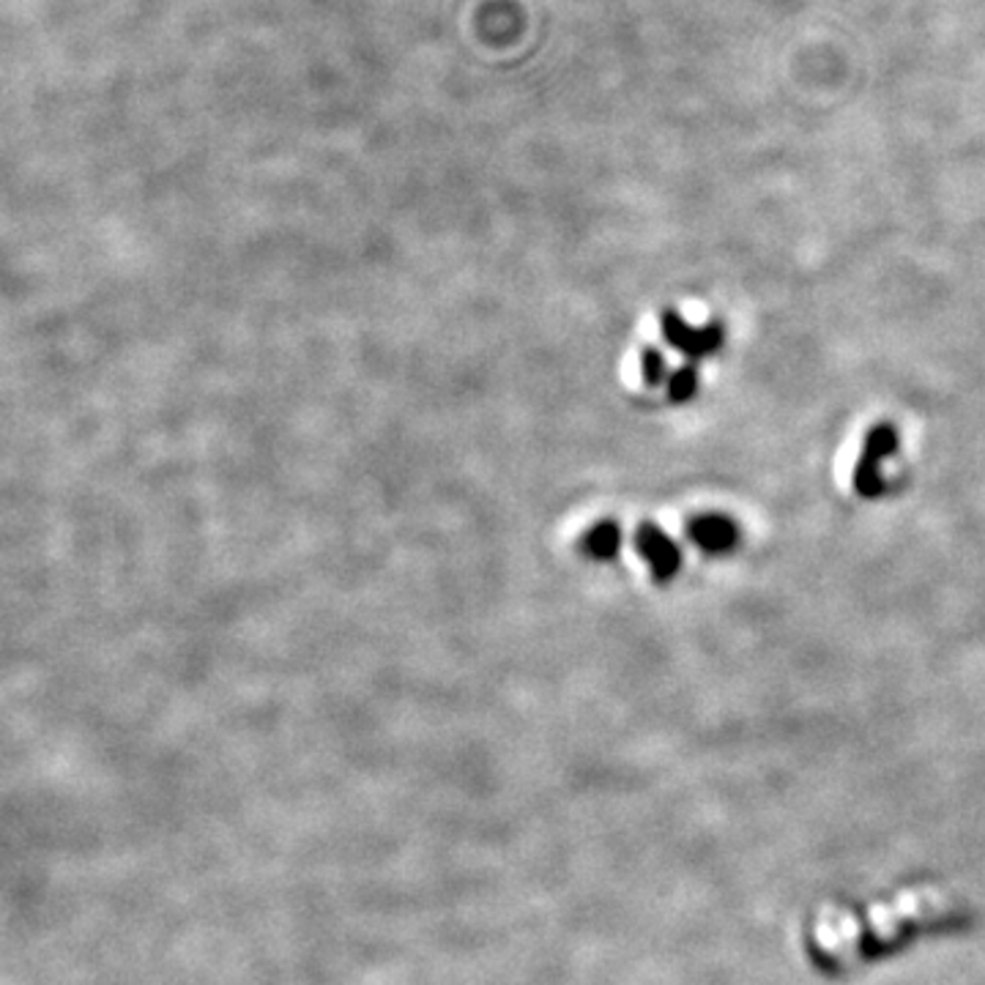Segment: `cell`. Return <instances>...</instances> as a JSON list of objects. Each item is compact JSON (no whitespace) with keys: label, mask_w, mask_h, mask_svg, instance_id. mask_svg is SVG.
Returning <instances> with one entry per match:
<instances>
[{"label":"cell","mask_w":985,"mask_h":985,"mask_svg":"<svg viewBox=\"0 0 985 985\" xmlns=\"http://www.w3.org/2000/svg\"><path fill=\"white\" fill-rule=\"evenodd\" d=\"M687 536L695 547H700L704 553L711 556H720V553H731L739 542V529L728 514L706 512L695 514L687 523Z\"/></svg>","instance_id":"obj_4"},{"label":"cell","mask_w":985,"mask_h":985,"mask_svg":"<svg viewBox=\"0 0 985 985\" xmlns=\"http://www.w3.org/2000/svg\"><path fill=\"white\" fill-rule=\"evenodd\" d=\"M662 323V337H665L668 345L684 354L687 359H706V356L715 354L717 348L722 345L726 339V332H722L720 323H706V326H690L679 312L665 310L660 315Z\"/></svg>","instance_id":"obj_2"},{"label":"cell","mask_w":985,"mask_h":985,"mask_svg":"<svg viewBox=\"0 0 985 985\" xmlns=\"http://www.w3.org/2000/svg\"><path fill=\"white\" fill-rule=\"evenodd\" d=\"M633 545L635 551L640 553V558L649 564L651 578H654L657 583H668V580L676 578L679 569H682V547H679L660 525L649 523V520L635 529Z\"/></svg>","instance_id":"obj_3"},{"label":"cell","mask_w":985,"mask_h":985,"mask_svg":"<svg viewBox=\"0 0 985 985\" xmlns=\"http://www.w3.org/2000/svg\"><path fill=\"white\" fill-rule=\"evenodd\" d=\"M622 525L616 520H600V523H594L586 531L580 545H583L586 556L596 558V561H611L622 551Z\"/></svg>","instance_id":"obj_5"},{"label":"cell","mask_w":985,"mask_h":985,"mask_svg":"<svg viewBox=\"0 0 985 985\" xmlns=\"http://www.w3.org/2000/svg\"><path fill=\"white\" fill-rule=\"evenodd\" d=\"M640 370H644V381L649 383V386H660L668 378L665 356H662L654 345H646L644 354H640Z\"/></svg>","instance_id":"obj_7"},{"label":"cell","mask_w":985,"mask_h":985,"mask_svg":"<svg viewBox=\"0 0 985 985\" xmlns=\"http://www.w3.org/2000/svg\"><path fill=\"white\" fill-rule=\"evenodd\" d=\"M698 383L700 378L695 364H682L668 375V397L673 403H690L695 397V392H698Z\"/></svg>","instance_id":"obj_6"},{"label":"cell","mask_w":985,"mask_h":985,"mask_svg":"<svg viewBox=\"0 0 985 985\" xmlns=\"http://www.w3.org/2000/svg\"><path fill=\"white\" fill-rule=\"evenodd\" d=\"M897 449V432L892 425H876L870 427L868 436H865L862 452H859L857 465H854L851 485L854 493L862 498H879L887 490L884 474H881V463L884 457H890Z\"/></svg>","instance_id":"obj_1"}]
</instances>
